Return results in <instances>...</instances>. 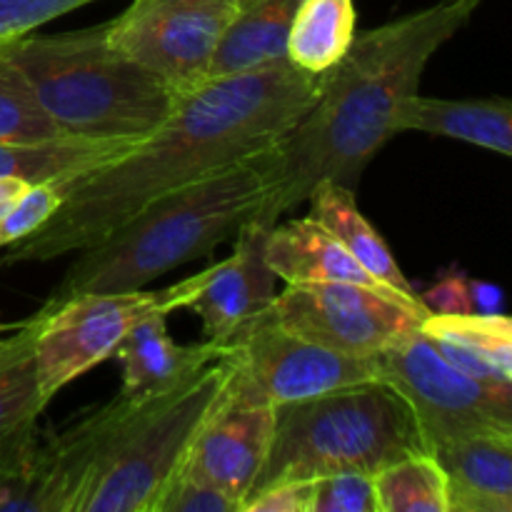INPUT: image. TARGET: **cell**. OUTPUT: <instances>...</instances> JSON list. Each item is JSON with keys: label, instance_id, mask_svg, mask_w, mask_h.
Instances as JSON below:
<instances>
[{"label": "cell", "instance_id": "4", "mask_svg": "<svg viewBox=\"0 0 512 512\" xmlns=\"http://www.w3.org/2000/svg\"><path fill=\"white\" fill-rule=\"evenodd\" d=\"M63 138H148L183 98L110 40L108 23L0 43Z\"/></svg>", "mask_w": 512, "mask_h": 512}, {"label": "cell", "instance_id": "23", "mask_svg": "<svg viewBox=\"0 0 512 512\" xmlns=\"http://www.w3.org/2000/svg\"><path fill=\"white\" fill-rule=\"evenodd\" d=\"M420 330L428 338L445 340V343H453L458 348L480 355L495 370H500L505 378H512V323L505 313H430L423 320V328Z\"/></svg>", "mask_w": 512, "mask_h": 512}, {"label": "cell", "instance_id": "16", "mask_svg": "<svg viewBox=\"0 0 512 512\" xmlns=\"http://www.w3.org/2000/svg\"><path fill=\"white\" fill-rule=\"evenodd\" d=\"M265 260L275 278H283L288 285L358 283L385 288L310 215L275 223L268 235Z\"/></svg>", "mask_w": 512, "mask_h": 512}, {"label": "cell", "instance_id": "25", "mask_svg": "<svg viewBox=\"0 0 512 512\" xmlns=\"http://www.w3.org/2000/svg\"><path fill=\"white\" fill-rule=\"evenodd\" d=\"M45 405L48 403L40 395L30 348L0 368V445L18 430L33 425Z\"/></svg>", "mask_w": 512, "mask_h": 512}, {"label": "cell", "instance_id": "17", "mask_svg": "<svg viewBox=\"0 0 512 512\" xmlns=\"http://www.w3.org/2000/svg\"><path fill=\"white\" fill-rule=\"evenodd\" d=\"M398 133L463 140L508 158L512 155V103L508 98L445 100L415 93L400 108Z\"/></svg>", "mask_w": 512, "mask_h": 512}, {"label": "cell", "instance_id": "21", "mask_svg": "<svg viewBox=\"0 0 512 512\" xmlns=\"http://www.w3.org/2000/svg\"><path fill=\"white\" fill-rule=\"evenodd\" d=\"M133 140L55 138L43 143H0V175H15L30 185L58 183L83 170L118 158Z\"/></svg>", "mask_w": 512, "mask_h": 512}, {"label": "cell", "instance_id": "1", "mask_svg": "<svg viewBox=\"0 0 512 512\" xmlns=\"http://www.w3.org/2000/svg\"><path fill=\"white\" fill-rule=\"evenodd\" d=\"M323 80L325 73H303L285 58L210 80L123 155L58 180L60 208L38 233L15 243L3 263L78 253L160 195L265 153L303 118Z\"/></svg>", "mask_w": 512, "mask_h": 512}, {"label": "cell", "instance_id": "34", "mask_svg": "<svg viewBox=\"0 0 512 512\" xmlns=\"http://www.w3.org/2000/svg\"><path fill=\"white\" fill-rule=\"evenodd\" d=\"M30 190V183L15 175H0V218Z\"/></svg>", "mask_w": 512, "mask_h": 512}, {"label": "cell", "instance_id": "9", "mask_svg": "<svg viewBox=\"0 0 512 512\" xmlns=\"http://www.w3.org/2000/svg\"><path fill=\"white\" fill-rule=\"evenodd\" d=\"M270 315L300 338L350 358H373L420 333L428 310L390 288L358 283L288 285Z\"/></svg>", "mask_w": 512, "mask_h": 512}, {"label": "cell", "instance_id": "31", "mask_svg": "<svg viewBox=\"0 0 512 512\" xmlns=\"http://www.w3.org/2000/svg\"><path fill=\"white\" fill-rule=\"evenodd\" d=\"M468 275L450 273L440 278L438 283L430 285L425 293H418V300L428 313L435 315H455V313H473L470 310V290Z\"/></svg>", "mask_w": 512, "mask_h": 512}, {"label": "cell", "instance_id": "10", "mask_svg": "<svg viewBox=\"0 0 512 512\" xmlns=\"http://www.w3.org/2000/svg\"><path fill=\"white\" fill-rule=\"evenodd\" d=\"M230 393L278 405L373 383L370 358H350L290 333L265 310L230 338Z\"/></svg>", "mask_w": 512, "mask_h": 512}, {"label": "cell", "instance_id": "22", "mask_svg": "<svg viewBox=\"0 0 512 512\" xmlns=\"http://www.w3.org/2000/svg\"><path fill=\"white\" fill-rule=\"evenodd\" d=\"M378 512H448V480L433 453H410L373 475Z\"/></svg>", "mask_w": 512, "mask_h": 512}, {"label": "cell", "instance_id": "24", "mask_svg": "<svg viewBox=\"0 0 512 512\" xmlns=\"http://www.w3.org/2000/svg\"><path fill=\"white\" fill-rule=\"evenodd\" d=\"M63 138L23 75L0 55V143H43Z\"/></svg>", "mask_w": 512, "mask_h": 512}, {"label": "cell", "instance_id": "15", "mask_svg": "<svg viewBox=\"0 0 512 512\" xmlns=\"http://www.w3.org/2000/svg\"><path fill=\"white\" fill-rule=\"evenodd\" d=\"M433 455L448 480V512H512V430H475Z\"/></svg>", "mask_w": 512, "mask_h": 512}, {"label": "cell", "instance_id": "29", "mask_svg": "<svg viewBox=\"0 0 512 512\" xmlns=\"http://www.w3.org/2000/svg\"><path fill=\"white\" fill-rule=\"evenodd\" d=\"M88 3L95 0H0V43L33 33L40 25Z\"/></svg>", "mask_w": 512, "mask_h": 512}, {"label": "cell", "instance_id": "28", "mask_svg": "<svg viewBox=\"0 0 512 512\" xmlns=\"http://www.w3.org/2000/svg\"><path fill=\"white\" fill-rule=\"evenodd\" d=\"M155 512H240V503L208 480L180 470Z\"/></svg>", "mask_w": 512, "mask_h": 512}, {"label": "cell", "instance_id": "13", "mask_svg": "<svg viewBox=\"0 0 512 512\" xmlns=\"http://www.w3.org/2000/svg\"><path fill=\"white\" fill-rule=\"evenodd\" d=\"M273 425V405L238 398L230 393L228 385L220 403L195 435L183 470L208 480L243 503L268 458Z\"/></svg>", "mask_w": 512, "mask_h": 512}, {"label": "cell", "instance_id": "18", "mask_svg": "<svg viewBox=\"0 0 512 512\" xmlns=\"http://www.w3.org/2000/svg\"><path fill=\"white\" fill-rule=\"evenodd\" d=\"M308 203L310 218L318 225H323L378 283L395 290V293L405 295V298L418 300L413 283L405 278L403 268L398 265L395 255L390 253V248L380 238L378 230L360 213L355 190L335 183H320L310 193Z\"/></svg>", "mask_w": 512, "mask_h": 512}, {"label": "cell", "instance_id": "6", "mask_svg": "<svg viewBox=\"0 0 512 512\" xmlns=\"http://www.w3.org/2000/svg\"><path fill=\"white\" fill-rule=\"evenodd\" d=\"M228 380L223 355L173 393L138 403L100 455L75 512H155Z\"/></svg>", "mask_w": 512, "mask_h": 512}, {"label": "cell", "instance_id": "32", "mask_svg": "<svg viewBox=\"0 0 512 512\" xmlns=\"http://www.w3.org/2000/svg\"><path fill=\"white\" fill-rule=\"evenodd\" d=\"M470 290V310L480 315H500L503 313V290L493 283L483 280H468Z\"/></svg>", "mask_w": 512, "mask_h": 512}, {"label": "cell", "instance_id": "5", "mask_svg": "<svg viewBox=\"0 0 512 512\" xmlns=\"http://www.w3.org/2000/svg\"><path fill=\"white\" fill-rule=\"evenodd\" d=\"M420 450L425 443L418 420L390 385L373 380L340 388L275 408L268 458L250 493L285 480L333 473L375 475Z\"/></svg>", "mask_w": 512, "mask_h": 512}, {"label": "cell", "instance_id": "20", "mask_svg": "<svg viewBox=\"0 0 512 512\" xmlns=\"http://www.w3.org/2000/svg\"><path fill=\"white\" fill-rule=\"evenodd\" d=\"M355 25L353 0H300L285 40V60L303 73H328L353 45Z\"/></svg>", "mask_w": 512, "mask_h": 512}, {"label": "cell", "instance_id": "2", "mask_svg": "<svg viewBox=\"0 0 512 512\" xmlns=\"http://www.w3.org/2000/svg\"><path fill=\"white\" fill-rule=\"evenodd\" d=\"M483 0H440L355 35L325 73L303 118L265 153L270 193L260 218L278 223L315 185L358 190L370 160L398 135L405 100L418 93L433 55L470 23Z\"/></svg>", "mask_w": 512, "mask_h": 512}, {"label": "cell", "instance_id": "35", "mask_svg": "<svg viewBox=\"0 0 512 512\" xmlns=\"http://www.w3.org/2000/svg\"><path fill=\"white\" fill-rule=\"evenodd\" d=\"M248 0H133L130 8H153V5H223L240 10Z\"/></svg>", "mask_w": 512, "mask_h": 512}, {"label": "cell", "instance_id": "11", "mask_svg": "<svg viewBox=\"0 0 512 512\" xmlns=\"http://www.w3.org/2000/svg\"><path fill=\"white\" fill-rule=\"evenodd\" d=\"M233 15L235 10L223 5L128 8L108 20V35L128 58L185 98L210 83L215 53Z\"/></svg>", "mask_w": 512, "mask_h": 512}, {"label": "cell", "instance_id": "19", "mask_svg": "<svg viewBox=\"0 0 512 512\" xmlns=\"http://www.w3.org/2000/svg\"><path fill=\"white\" fill-rule=\"evenodd\" d=\"M300 0H248L235 10L215 53L210 80L285 58V40Z\"/></svg>", "mask_w": 512, "mask_h": 512}, {"label": "cell", "instance_id": "26", "mask_svg": "<svg viewBox=\"0 0 512 512\" xmlns=\"http://www.w3.org/2000/svg\"><path fill=\"white\" fill-rule=\"evenodd\" d=\"M310 512H378L370 473H333L310 485Z\"/></svg>", "mask_w": 512, "mask_h": 512}, {"label": "cell", "instance_id": "7", "mask_svg": "<svg viewBox=\"0 0 512 512\" xmlns=\"http://www.w3.org/2000/svg\"><path fill=\"white\" fill-rule=\"evenodd\" d=\"M203 278L205 270H200L153 293H143V288L83 293L55 305L53 310H38L30 318L35 325L33 360L45 403L95 365L113 358L125 335L145 318L188 308Z\"/></svg>", "mask_w": 512, "mask_h": 512}, {"label": "cell", "instance_id": "33", "mask_svg": "<svg viewBox=\"0 0 512 512\" xmlns=\"http://www.w3.org/2000/svg\"><path fill=\"white\" fill-rule=\"evenodd\" d=\"M35 338V325L33 320H25V323L13 325L8 335H0V368L5 363H10L13 358L23 355L25 350L33 348Z\"/></svg>", "mask_w": 512, "mask_h": 512}, {"label": "cell", "instance_id": "3", "mask_svg": "<svg viewBox=\"0 0 512 512\" xmlns=\"http://www.w3.org/2000/svg\"><path fill=\"white\" fill-rule=\"evenodd\" d=\"M265 153L160 195L103 240L78 250L40 310L73 295L140 290L213 253L263 210L270 193Z\"/></svg>", "mask_w": 512, "mask_h": 512}, {"label": "cell", "instance_id": "14", "mask_svg": "<svg viewBox=\"0 0 512 512\" xmlns=\"http://www.w3.org/2000/svg\"><path fill=\"white\" fill-rule=\"evenodd\" d=\"M225 353V345H215L205 338L193 345L175 343L168 335V315H150L115 348L113 358L123 373L120 395L135 403L163 398Z\"/></svg>", "mask_w": 512, "mask_h": 512}, {"label": "cell", "instance_id": "27", "mask_svg": "<svg viewBox=\"0 0 512 512\" xmlns=\"http://www.w3.org/2000/svg\"><path fill=\"white\" fill-rule=\"evenodd\" d=\"M63 203V193L55 183H38L30 185L28 193L0 218V248L5 245H15L20 240L30 238L38 233L55 210Z\"/></svg>", "mask_w": 512, "mask_h": 512}, {"label": "cell", "instance_id": "8", "mask_svg": "<svg viewBox=\"0 0 512 512\" xmlns=\"http://www.w3.org/2000/svg\"><path fill=\"white\" fill-rule=\"evenodd\" d=\"M370 363L375 380L410 405L428 453L475 430H512V385H488L465 375L423 330L373 355Z\"/></svg>", "mask_w": 512, "mask_h": 512}, {"label": "cell", "instance_id": "12", "mask_svg": "<svg viewBox=\"0 0 512 512\" xmlns=\"http://www.w3.org/2000/svg\"><path fill=\"white\" fill-rule=\"evenodd\" d=\"M273 225L255 213L235 233L233 255L205 268L203 285L188 308L203 320V338L210 343L228 345L238 330L270 310L275 273L265 248Z\"/></svg>", "mask_w": 512, "mask_h": 512}, {"label": "cell", "instance_id": "30", "mask_svg": "<svg viewBox=\"0 0 512 512\" xmlns=\"http://www.w3.org/2000/svg\"><path fill=\"white\" fill-rule=\"evenodd\" d=\"M313 480H285L245 495L240 512H310Z\"/></svg>", "mask_w": 512, "mask_h": 512}]
</instances>
